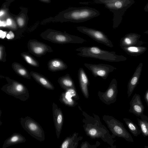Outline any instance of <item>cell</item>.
Masks as SVG:
<instances>
[{"mask_svg":"<svg viewBox=\"0 0 148 148\" xmlns=\"http://www.w3.org/2000/svg\"><path fill=\"white\" fill-rule=\"evenodd\" d=\"M84 118L82 121L83 127L86 135L93 139H101L111 147L113 146L115 137L110 134L109 130L101 123L99 116L93 114L90 116L81 109Z\"/></svg>","mask_w":148,"mask_h":148,"instance_id":"6da1fadb","label":"cell"},{"mask_svg":"<svg viewBox=\"0 0 148 148\" xmlns=\"http://www.w3.org/2000/svg\"><path fill=\"white\" fill-rule=\"evenodd\" d=\"M134 0H93L90 3L104 5L113 13V26L117 28L121 22L126 10L135 3Z\"/></svg>","mask_w":148,"mask_h":148,"instance_id":"7a4b0ae2","label":"cell"},{"mask_svg":"<svg viewBox=\"0 0 148 148\" xmlns=\"http://www.w3.org/2000/svg\"><path fill=\"white\" fill-rule=\"evenodd\" d=\"M77 56L111 62L125 61L127 58L123 55H119L114 51H109L97 46L82 47L76 49Z\"/></svg>","mask_w":148,"mask_h":148,"instance_id":"3957f363","label":"cell"},{"mask_svg":"<svg viewBox=\"0 0 148 148\" xmlns=\"http://www.w3.org/2000/svg\"><path fill=\"white\" fill-rule=\"evenodd\" d=\"M62 14L64 21L74 23L84 22L97 17L100 14L97 9L87 6L69 7Z\"/></svg>","mask_w":148,"mask_h":148,"instance_id":"277c9868","label":"cell"},{"mask_svg":"<svg viewBox=\"0 0 148 148\" xmlns=\"http://www.w3.org/2000/svg\"><path fill=\"white\" fill-rule=\"evenodd\" d=\"M8 83L1 88V90L7 94L13 96L21 101H25L29 97L28 90L21 83L8 77H5Z\"/></svg>","mask_w":148,"mask_h":148,"instance_id":"5b68a950","label":"cell"},{"mask_svg":"<svg viewBox=\"0 0 148 148\" xmlns=\"http://www.w3.org/2000/svg\"><path fill=\"white\" fill-rule=\"evenodd\" d=\"M102 119L114 137L122 138L129 142H134L132 136L122 122L113 116L108 115H104Z\"/></svg>","mask_w":148,"mask_h":148,"instance_id":"8992f818","label":"cell"},{"mask_svg":"<svg viewBox=\"0 0 148 148\" xmlns=\"http://www.w3.org/2000/svg\"><path fill=\"white\" fill-rule=\"evenodd\" d=\"M20 123L23 128L32 136L40 142L44 140L45 135L43 128L33 119L28 116L21 118Z\"/></svg>","mask_w":148,"mask_h":148,"instance_id":"52a82bcc","label":"cell"},{"mask_svg":"<svg viewBox=\"0 0 148 148\" xmlns=\"http://www.w3.org/2000/svg\"><path fill=\"white\" fill-rule=\"evenodd\" d=\"M76 28L80 32L85 34L96 41L112 47L114 45L111 40L103 32L92 28L85 26H78Z\"/></svg>","mask_w":148,"mask_h":148,"instance_id":"ba28073f","label":"cell"},{"mask_svg":"<svg viewBox=\"0 0 148 148\" xmlns=\"http://www.w3.org/2000/svg\"><path fill=\"white\" fill-rule=\"evenodd\" d=\"M118 92L117 83L115 78L113 79L106 90L104 92L99 91L98 96L104 103L110 105L115 102Z\"/></svg>","mask_w":148,"mask_h":148,"instance_id":"9c48e42d","label":"cell"},{"mask_svg":"<svg viewBox=\"0 0 148 148\" xmlns=\"http://www.w3.org/2000/svg\"><path fill=\"white\" fill-rule=\"evenodd\" d=\"M84 66L90 71L93 76L96 77H99L106 79L109 74L116 69V68L110 65L104 64H84Z\"/></svg>","mask_w":148,"mask_h":148,"instance_id":"30bf717a","label":"cell"},{"mask_svg":"<svg viewBox=\"0 0 148 148\" xmlns=\"http://www.w3.org/2000/svg\"><path fill=\"white\" fill-rule=\"evenodd\" d=\"M79 99L76 89L71 88L62 92L60 96L59 100L65 105L73 107L77 104L76 101Z\"/></svg>","mask_w":148,"mask_h":148,"instance_id":"8fae6325","label":"cell"},{"mask_svg":"<svg viewBox=\"0 0 148 148\" xmlns=\"http://www.w3.org/2000/svg\"><path fill=\"white\" fill-rule=\"evenodd\" d=\"M141 35L137 33H130L122 38L120 40L121 48L131 46H141L145 42L139 40Z\"/></svg>","mask_w":148,"mask_h":148,"instance_id":"7c38bea8","label":"cell"},{"mask_svg":"<svg viewBox=\"0 0 148 148\" xmlns=\"http://www.w3.org/2000/svg\"><path fill=\"white\" fill-rule=\"evenodd\" d=\"M53 119L57 137L59 138L62 128L64 116L61 110L54 102L52 104Z\"/></svg>","mask_w":148,"mask_h":148,"instance_id":"4fadbf2b","label":"cell"},{"mask_svg":"<svg viewBox=\"0 0 148 148\" xmlns=\"http://www.w3.org/2000/svg\"><path fill=\"white\" fill-rule=\"evenodd\" d=\"M130 104L129 112L137 117L140 116L143 114L145 107L142 102L140 95L135 93L131 99Z\"/></svg>","mask_w":148,"mask_h":148,"instance_id":"5bb4252c","label":"cell"},{"mask_svg":"<svg viewBox=\"0 0 148 148\" xmlns=\"http://www.w3.org/2000/svg\"><path fill=\"white\" fill-rule=\"evenodd\" d=\"M143 64L140 63L136 68L132 76L129 79L127 86V97L129 98L138 84L141 75Z\"/></svg>","mask_w":148,"mask_h":148,"instance_id":"9a60e30c","label":"cell"},{"mask_svg":"<svg viewBox=\"0 0 148 148\" xmlns=\"http://www.w3.org/2000/svg\"><path fill=\"white\" fill-rule=\"evenodd\" d=\"M78 78L79 87L84 97L86 99L89 97L88 87L89 81L83 69L80 68L78 72Z\"/></svg>","mask_w":148,"mask_h":148,"instance_id":"2e32d148","label":"cell"},{"mask_svg":"<svg viewBox=\"0 0 148 148\" xmlns=\"http://www.w3.org/2000/svg\"><path fill=\"white\" fill-rule=\"evenodd\" d=\"M78 134L75 132L71 136L66 137L61 144L60 148H77L82 136H78Z\"/></svg>","mask_w":148,"mask_h":148,"instance_id":"e0dca14e","label":"cell"},{"mask_svg":"<svg viewBox=\"0 0 148 148\" xmlns=\"http://www.w3.org/2000/svg\"><path fill=\"white\" fill-rule=\"evenodd\" d=\"M31 76L40 85L44 88L49 90H53L54 87L51 82L46 77L36 72L31 71Z\"/></svg>","mask_w":148,"mask_h":148,"instance_id":"ac0fdd59","label":"cell"},{"mask_svg":"<svg viewBox=\"0 0 148 148\" xmlns=\"http://www.w3.org/2000/svg\"><path fill=\"white\" fill-rule=\"evenodd\" d=\"M26 140L25 137L21 134L14 133L5 141L2 148H6L11 145L24 143Z\"/></svg>","mask_w":148,"mask_h":148,"instance_id":"d6986e66","label":"cell"},{"mask_svg":"<svg viewBox=\"0 0 148 148\" xmlns=\"http://www.w3.org/2000/svg\"><path fill=\"white\" fill-rule=\"evenodd\" d=\"M58 82L61 87L65 90L71 88L76 89L74 81L69 74L59 78Z\"/></svg>","mask_w":148,"mask_h":148,"instance_id":"ffe728a7","label":"cell"},{"mask_svg":"<svg viewBox=\"0 0 148 148\" xmlns=\"http://www.w3.org/2000/svg\"><path fill=\"white\" fill-rule=\"evenodd\" d=\"M129 55L137 56L144 53L147 48L142 46H131L124 47L121 48Z\"/></svg>","mask_w":148,"mask_h":148,"instance_id":"44dd1931","label":"cell"},{"mask_svg":"<svg viewBox=\"0 0 148 148\" xmlns=\"http://www.w3.org/2000/svg\"><path fill=\"white\" fill-rule=\"evenodd\" d=\"M48 66V69L52 72L64 70L68 68L66 64L59 59H55L50 61Z\"/></svg>","mask_w":148,"mask_h":148,"instance_id":"7402d4cb","label":"cell"},{"mask_svg":"<svg viewBox=\"0 0 148 148\" xmlns=\"http://www.w3.org/2000/svg\"><path fill=\"white\" fill-rule=\"evenodd\" d=\"M141 119H137L138 124L143 135L148 136V117L144 114L140 116Z\"/></svg>","mask_w":148,"mask_h":148,"instance_id":"603a6c76","label":"cell"},{"mask_svg":"<svg viewBox=\"0 0 148 148\" xmlns=\"http://www.w3.org/2000/svg\"><path fill=\"white\" fill-rule=\"evenodd\" d=\"M12 67L15 72L18 75L27 79H31L30 73L21 64L14 63L12 64Z\"/></svg>","mask_w":148,"mask_h":148,"instance_id":"cb8c5ba5","label":"cell"},{"mask_svg":"<svg viewBox=\"0 0 148 148\" xmlns=\"http://www.w3.org/2000/svg\"><path fill=\"white\" fill-rule=\"evenodd\" d=\"M123 120L129 130L134 136H137L141 133L140 128L130 119L124 118Z\"/></svg>","mask_w":148,"mask_h":148,"instance_id":"d4e9b609","label":"cell"},{"mask_svg":"<svg viewBox=\"0 0 148 148\" xmlns=\"http://www.w3.org/2000/svg\"><path fill=\"white\" fill-rule=\"evenodd\" d=\"M24 58L26 62L30 65L36 67L39 66V64L38 62L30 56L25 55L24 56Z\"/></svg>","mask_w":148,"mask_h":148,"instance_id":"484cf974","label":"cell"},{"mask_svg":"<svg viewBox=\"0 0 148 148\" xmlns=\"http://www.w3.org/2000/svg\"><path fill=\"white\" fill-rule=\"evenodd\" d=\"M91 145L86 141L82 142L80 145V148H90Z\"/></svg>","mask_w":148,"mask_h":148,"instance_id":"4316f807","label":"cell"},{"mask_svg":"<svg viewBox=\"0 0 148 148\" xmlns=\"http://www.w3.org/2000/svg\"><path fill=\"white\" fill-rule=\"evenodd\" d=\"M34 51L37 54H40L43 51L42 48L40 47H36L34 49Z\"/></svg>","mask_w":148,"mask_h":148,"instance_id":"83f0119b","label":"cell"},{"mask_svg":"<svg viewBox=\"0 0 148 148\" xmlns=\"http://www.w3.org/2000/svg\"><path fill=\"white\" fill-rule=\"evenodd\" d=\"M7 38L8 39H12L14 37V35L13 33L11 31L9 32L6 36Z\"/></svg>","mask_w":148,"mask_h":148,"instance_id":"f1b7e54d","label":"cell"},{"mask_svg":"<svg viewBox=\"0 0 148 148\" xmlns=\"http://www.w3.org/2000/svg\"><path fill=\"white\" fill-rule=\"evenodd\" d=\"M144 99L148 107V89L146 91L145 94Z\"/></svg>","mask_w":148,"mask_h":148,"instance_id":"f546056e","label":"cell"},{"mask_svg":"<svg viewBox=\"0 0 148 148\" xmlns=\"http://www.w3.org/2000/svg\"><path fill=\"white\" fill-rule=\"evenodd\" d=\"M18 24L20 26H22L24 24V21L21 18H18L17 20Z\"/></svg>","mask_w":148,"mask_h":148,"instance_id":"4dcf8cb0","label":"cell"},{"mask_svg":"<svg viewBox=\"0 0 148 148\" xmlns=\"http://www.w3.org/2000/svg\"><path fill=\"white\" fill-rule=\"evenodd\" d=\"M6 33L1 30H0V37L1 38L3 39L6 36Z\"/></svg>","mask_w":148,"mask_h":148,"instance_id":"1f68e13d","label":"cell"},{"mask_svg":"<svg viewBox=\"0 0 148 148\" xmlns=\"http://www.w3.org/2000/svg\"><path fill=\"white\" fill-rule=\"evenodd\" d=\"M100 144L99 142L97 141L96 143L93 145H91L90 148H97L98 146H99Z\"/></svg>","mask_w":148,"mask_h":148,"instance_id":"d6a6232c","label":"cell"},{"mask_svg":"<svg viewBox=\"0 0 148 148\" xmlns=\"http://www.w3.org/2000/svg\"><path fill=\"white\" fill-rule=\"evenodd\" d=\"M7 23L6 22L3 21H0V27H5L7 26Z\"/></svg>","mask_w":148,"mask_h":148,"instance_id":"836d02e7","label":"cell"},{"mask_svg":"<svg viewBox=\"0 0 148 148\" xmlns=\"http://www.w3.org/2000/svg\"><path fill=\"white\" fill-rule=\"evenodd\" d=\"M6 22L7 25L8 26H10L12 24V21L11 19L9 18H8L7 19Z\"/></svg>","mask_w":148,"mask_h":148,"instance_id":"e575fe53","label":"cell"},{"mask_svg":"<svg viewBox=\"0 0 148 148\" xmlns=\"http://www.w3.org/2000/svg\"><path fill=\"white\" fill-rule=\"evenodd\" d=\"M144 10L146 12H148V2L144 7Z\"/></svg>","mask_w":148,"mask_h":148,"instance_id":"d590c367","label":"cell"},{"mask_svg":"<svg viewBox=\"0 0 148 148\" xmlns=\"http://www.w3.org/2000/svg\"><path fill=\"white\" fill-rule=\"evenodd\" d=\"M4 14V12L2 10H1L0 12V16L1 17Z\"/></svg>","mask_w":148,"mask_h":148,"instance_id":"8d00e7d4","label":"cell"},{"mask_svg":"<svg viewBox=\"0 0 148 148\" xmlns=\"http://www.w3.org/2000/svg\"><path fill=\"white\" fill-rule=\"evenodd\" d=\"M41 1H44V2H48L49 1V0H42Z\"/></svg>","mask_w":148,"mask_h":148,"instance_id":"74e56055","label":"cell"},{"mask_svg":"<svg viewBox=\"0 0 148 148\" xmlns=\"http://www.w3.org/2000/svg\"><path fill=\"white\" fill-rule=\"evenodd\" d=\"M144 33V34H146L148 35V30H147Z\"/></svg>","mask_w":148,"mask_h":148,"instance_id":"f35d334b","label":"cell"},{"mask_svg":"<svg viewBox=\"0 0 148 148\" xmlns=\"http://www.w3.org/2000/svg\"><path fill=\"white\" fill-rule=\"evenodd\" d=\"M144 148H148V146H145Z\"/></svg>","mask_w":148,"mask_h":148,"instance_id":"ab89813d","label":"cell"}]
</instances>
